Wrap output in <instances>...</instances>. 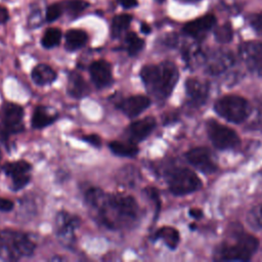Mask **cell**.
<instances>
[{
  "label": "cell",
  "instance_id": "1",
  "mask_svg": "<svg viewBox=\"0 0 262 262\" xmlns=\"http://www.w3.org/2000/svg\"><path fill=\"white\" fill-rule=\"evenodd\" d=\"M85 200L96 213L98 220L111 229L131 225L138 215L137 203L129 195L108 194L99 188L91 187L85 192Z\"/></svg>",
  "mask_w": 262,
  "mask_h": 262
},
{
  "label": "cell",
  "instance_id": "2",
  "mask_svg": "<svg viewBox=\"0 0 262 262\" xmlns=\"http://www.w3.org/2000/svg\"><path fill=\"white\" fill-rule=\"evenodd\" d=\"M141 80L147 91L158 99L167 98L178 80L174 63L164 61L160 64L145 66L140 71Z\"/></svg>",
  "mask_w": 262,
  "mask_h": 262
},
{
  "label": "cell",
  "instance_id": "3",
  "mask_svg": "<svg viewBox=\"0 0 262 262\" xmlns=\"http://www.w3.org/2000/svg\"><path fill=\"white\" fill-rule=\"evenodd\" d=\"M36 245L30 236L13 229L0 230V259L3 261H17L31 256Z\"/></svg>",
  "mask_w": 262,
  "mask_h": 262
},
{
  "label": "cell",
  "instance_id": "4",
  "mask_svg": "<svg viewBox=\"0 0 262 262\" xmlns=\"http://www.w3.org/2000/svg\"><path fill=\"white\" fill-rule=\"evenodd\" d=\"M258 239L248 233H242L237 236L234 245L220 247L216 253V260L230 261V260H249L258 249Z\"/></svg>",
  "mask_w": 262,
  "mask_h": 262
},
{
  "label": "cell",
  "instance_id": "5",
  "mask_svg": "<svg viewBox=\"0 0 262 262\" xmlns=\"http://www.w3.org/2000/svg\"><path fill=\"white\" fill-rule=\"evenodd\" d=\"M215 111L229 122L241 123L248 117L250 107L245 98L237 95H226L216 101Z\"/></svg>",
  "mask_w": 262,
  "mask_h": 262
},
{
  "label": "cell",
  "instance_id": "6",
  "mask_svg": "<svg viewBox=\"0 0 262 262\" xmlns=\"http://www.w3.org/2000/svg\"><path fill=\"white\" fill-rule=\"evenodd\" d=\"M168 183L170 191L176 195L190 193L199 189L202 184L196 174L186 168L174 170L169 177Z\"/></svg>",
  "mask_w": 262,
  "mask_h": 262
},
{
  "label": "cell",
  "instance_id": "7",
  "mask_svg": "<svg viewBox=\"0 0 262 262\" xmlns=\"http://www.w3.org/2000/svg\"><path fill=\"white\" fill-rule=\"evenodd\" d=\"M23 118L24 110L20 105L13 102H5L1 110V136L6 138L10 134L21 131L24 129Z\"/></svg>",
  "mask_w": 262,
  "mask_h": 262
},
{
  "label": "cell",
  "instance_id": "8",
  "mask_svg": "<svg viewBox=\"0 0 262 262\" xmlns=\"http://www.w3.org/2000/svg\"><path fill=\"white\" fill-rule=\"evenodd\" d=\"M207 132L212 143L217 148H231L239 143L237 134L229 127L219 124L217 121L209 120L207 122Z\"/></svg>",
  "mask_w": 262,
  "mask_h": 262
},
{
  "label": "cell",
  "instance_id": "9",
  "mask_svg": "<svg viewBox=\"0 0 262 262\" xmlns=\"http://www.w3.org/2000/svg\"><path fill=\"white\" fill-rule=\"evenodd\" d=\"M79 224L80 219L77 216L66 211L57 213L54 221V229L60 244L71 247L75 243V230Z\"/></svg>",
  "mask_w": 262,
  "mask_h": 262
},
{
  "label": "cell",
  "instance_id": "10",
  "mask_svg": "<svg viewBox=\"0 0 262 262\" xmlns=\"http://www.w3.org/2000/svg\"><path fill=\"white\" fill-rule=\"evenodd\" d=\"M32 166L27 161H15L11 163H7L4 167V173L9 176L12 180L11 188L13 190H18L24 188L31 180V172Z\"/></svg>",
  "mask_w": 262,
  "mask_h": 262
},
{
  "label": "cell",
  "instance_id": "11",
  "mask_svg": "<svg viewBox=\"0 0 262 262\" xmlns=\"http://www.w3.org/2000/svg\"><path fill=\"white\" fill-rule=\"evenodd\" d=\"M239 55L251 71L262 76V42L243 43L239 47Z\"/></svg>",
  "mask_w": 262,
  "mask_h": 262
},
{
  "label": "cell",
  "instance_id": "12",
  "mask_svg": "<svg viewBox=\"0 0 262 262\" xmlns=\"http://www.w3.org/2000/svg\"><path fill=\"white\" fill-rule=\"evenodd\" d=\"M185 157L193 167L201 170L202 172L211 173L216 169V165L212 161L210 150L205 147L191 148L186 152Z\"/></svg>",
  "mask_w": 262,
  "mask_h": 262
},
{
  "label": "cell",
  "instance_id": "13",
  "mask_svg": "<svg viewBox=\"0 0 262 262\" xmlns=\"http://www.w3.org/2000/svg\"><path fill=\"white\" fill-rule=\"evenodd\" d=\"M89 71L92 82L97 88H104L113 81L112 66L106 60L99 59L93 61L90 64Z\"/></svg>",
  "mask_w": 262,
  "mask_h": 262
},
{
  "label": "cell",
  "instance_id": "14",
  "mask_svg": "<svg viewBox=\"0 0 262 262\" xmlns=\"http://www.w3.org/2000/svg\"><path fill=\"white\" fill-rule=\"evenodd\" d=\"M150 104L148 97L143 95H133L122 100L118 107L129 118H135L143 111H145Z\"/></svg>",
  "mask_w": 262,
  "mask_h": 262
},
{
  "label": "cell",
  "instance_id": "15",
  "mask_svg": "<svg viewBox=\"0 0 262 262\" xmlns=\"http://www.w3.org/2000/svg\"><path fill=\"white\" fill-rule=\"evenodd\" d=\"M156 120L152 117H145L133 122L128 128V135L130 141L138 142L145 139L155 129Z\"/></svg>",
  "mask_w": 262,
  "mask_h": 262
},
{
  "label": "cell",
  "instance_id": "16",
  "mask_svg": "<svg viewBox=\"0 0 262 262\" xmlns=\"http://www.w3.org/2000/svg\"><path fill=\"white\" fill-rule=\"evenodd\" d=\"M216 18L213 14H207L202 17H199L194 20H191L183 27V31L185 34L194 37L200 38L207 34L215 25Z\"/></svg>",
  "mask_w": 262,
  "mask_h": 262
},
{
  "label": "cell",
  "instance_id": "17",
  "mask_svg": "<svg viewBox=\"0 0 262 262\" xmlns=\"http://www.w3.org/2000/svg\"><path fill=\"white\" fill-rule=\"evenodd\" d=\"M186 94L189 97V101L193 105H200L205 102L208 92H209V85L207 82L191 78L186 81Z\"/></svg>",
  "mask_w": 262,
  "mask_h": 262
},
{
  "label": "cell",
  "instance_id": "18",
  "mask_svg": "<svg viewBox=\"0 0 262 262\" xmlns=\"http://www.w3.org/2000/svg\"><path fill=\"white\" fill-rule=\"evenodd\" d=\"M232 56L228 52L216 51L206 59L207 70L212 74H218L226 70L232 62Z\"/></svg>",
  "mask_w": 262,
  "mask_h": 262
},
{
  "label": "cell",
  "instance_id": "19",
  "mask_svg": "<svg viewBox=\"0 0 262 262\" xmlns=\"http://www.w3.org/2000/svg\"><path fill=\"white\" fill-rule=\"evenodd\" d=\"M32 79L37 85H40V86L48 85L55 81L56 73L48 64L40 63L33 69Z\"/></svg>",
  "mask_w": 262,
  "mask_h": 262
},
{
  "label": "cell",
  "instance_id": "20",
  "mask_svg": "<svg viewBox=\"0 0 262 262\" xmlns=\"http://www.w3.org/2000/svg\"><path fill=\"white\" fill-rule=\"evenodd\" d=\"M68 92L75 98H81L88 93V85L79 73L72 72L69 75Z\"/></svg>",
  "mask_w": 262,
  "mask_h": 262
},
{
  "label": "cell",
  "instance_id": "21",
  "mask_svg": "<svg viewBox=\"0 0 262 262\" xmlns=\"http://www.w3.org/2000/svg\"><path fill=\"white\" fill-rule=\"evenodd\" d=\"M88 40L86 32L83 30L73 29L67 32L66 34V48L70 51L77 50L83 47Z\"/></svg>",
  "mask_w": 262,
  "mask_h": 262
},
{
  "label": "cell",
  "instance_id": "22",
  "mask_svg": "<svg viewBox=\"0 0 262 262\" xmlns=\"http://www.w3.org/2000/svg\"><path fill=\"white\" fill-rule=\"evenodd\" d=\"M56 120L55 116L47 113L46 108L39 105L35 108L32 117V126L36 129H41L51 125Z\"/></svg>",
  "mask_w": 262,
  "mask_h": 262
},
{
  "label": "cell",
  "instance_id": "23",
  "mask_svg": "<svg viewBox=\"0 0 262 262\" xmlns=\"http://www.w3.org/2000/svg\"><path fill=\"white\" fill-rule=\"evenodd\" d=\"M108 147L115 155L120 157H134L138 152V147L133 141H112Z\"/></svg>",
  "mask_w": 262,
  "mask_h": 262
},
{
  "label": "cell",
  "instance_id": "24",
  "mask_svg": "<svg viewBox=\"0 0 262 262\" xmlns=\"http://www.w3.org/2000/svg\"><path fill=\"white\" fill-rule=\"evenodd\" d=\"M157 238H161L170 248L175 249L179 243L180 236L178 231L173 227H162L156 233Z\"/></svg>",
  "mask_w": 262,
  "mask_h": 262
},
{
  "label": "cell",
  "instance_id": "25",
  "mask_svg": "<svg viewBox=\"0 0 262 262\" xmlns=\"http://www.w3.org/2000/svg\"><path fill=\"white\" fill-rule=\"evenodd\" d=\"M132 16L130 14H119L113 18L112 21V36H120L130 25Z\"/></svg>",
  "mask_w": 262,
  "mask_h": 262
},
{
  "label": "cell",
  "instance_id": "26",
  "mask_svg": "<svg viewBox=\"0 0 262 262\" xmlns=\"http://www.w3.org/2000/svg\"><path fill=\"white\" fill-rule=\"evenodd\" d=\"M61 39V32L57 28H49L42 37V45L45 48H52L59 44Z\"/></svg>",
  "mask_w": 262,
  "mask_h": 262
},
{
  "label": "cell",
  "instance_id": "27",
  "mask_svg": "<svg viewBox=\"0 0 262 262\" xmlns=\"http://www.w3.org/2000/svg\"><path fill=\"white\" fill-rule=\"evenodd\" d=\"M126 43H127V51L128 54L133 56L136 55L144 45V42L141 38H139L135 33L130 32L126 36Z\"/></svg>",
  "mask_w": 262,
  "mask_h": 262
},
{
  "label": "cell",
  "instance_id": "28",
  "mask_svg": "<svg viewBox=\"0 0 262 262\" xmlns=\"http://www.w3.org/2000/svg\"><path fill=\"white\" fill-rule=\"evenodd\" d=\"M215 36H216V39L219 42H228V41H230L231 37H232V32H231L230 26L229 25H224V26L218 28L215 32Z\"/></svg>",
  "mask_w": 262,
  "mask_h": 262
},
{
  "label": "cell",
  "instance_id": "29",
  "mask_svg": "<svg viewBox=\"0 0 262 262\" xmlns=\"http://www.w3.org/2000/svg\"><path fill=\"white\" fill-rule=\"evenodd\" d=\"M88 3L83 0H70L67 2L66 7L73 13H79L87 7Z\"/></svg>",
  "mask_w": 262,
  "mask_h": 262
},
{
  "label": "cell",
  "instance_id": "30",
  "mask_svg": "<svg viewBox=\"0 0 262 262\" xmlns=\"http://www.w3.org/2000/svg\"><path fill=\"white\" fill-rule=\"evenodd\" d=\"M61 13V7L58 4H52L46 10V19L47 21H54Z\"/></svg>",
  "mask_w": 262,
  "mask_h": 262
},
{
  "label": "cell",
  "instance_id": "31",
  "mask_svg": "<svg viewBox=\"0 0 262 262\" xmlns=\"http://www.w3.org/2000/svg\"><path fill=\"white\" fill-rule=\"evenodd\" d=\"M251 25L258 34L262 35V11L252 16Z\"/></svg>",
  "mask_w": 262,
  "mask_h": 262
},
{
  "label": "cell",
  "instance_id": "32",
  "mask_svg": "<svg viewBox=\"0 0 262 262\" xmlns=\"http://www.w3.org/2000/svg\"><path fill=\"white\" fill-rule=\"evenodd\" d=\"M82 138H83V140H85L86 142H88L94 146H100V144H101V139L97 134L84 135Z\"/></svg>",
  "mask_w": 262,
  "mask_h": 262
},
{
  "label": "cell",
  "instance_id": "33",
  "mask_svg": "<svg viewBox=\"0 0 262 262\" xmlns=\"http://www.w3.org/2000/svg\"><path fill=\"white\" fill-rule=\"evenodd\" d=\"M13 209V203L4 198H0V211L2 212H9Z\"/></svg>",
  "mask_w": 262,
  "mask_h": 262
},
{
  "label": "cell",
  "instance_id": "34",
  "mask_svg": "<svg viewBox=\"0 0 262 262\" xmlns=\"http://www.w3.org/2000/svg\"><path fill=\"white\" fill-rule=\"evenodd\" d=\"M119 2L125 8H131L137 5V0H119Z\"/></svg>",
  "mask_w": 262,
  "mask_h": 262
},
{
  "label": "cell",
  "instance_id": "35",
  "mask_svg": "<svg viewBox=\"0 0 262 262\" xmlns=\"http://www.w3.org/2000/svg\"><path fill=\"white\" fill-rule=\"evenodd\" d=\"M8 18V12L5 8L0 7V24H3L7 20Z\"/></svg>",
  "mask_w": 262,
  "mask_h": 262
},
{
  "label": "cell",
  "instance_id": "36",
  "mask_svg": "<svg viewBox=\"0 0 262 262\" xmlns=\"http://www.w3.org/2000/svg\"><path fill=\"white\" fill-rule=\"evenodd\" d=\"M189 214H190V216H192V217H194V218H200V217L203 215V212H202V210H200V209L192 208V209L189 210Z\"/></svg>",
  "mask_w": 262,
  "mask_h": 262
},
{
  "label": "cell",
  "instance_id": "37",
  "mask_svg": "<svg viewBox=\"0 0 262 262\" xmlns=\"http://www.w3.org/2000/svg\"><path fill=\"white\" fill-rule=\"evenodd\" d=\"M141 32L144 33V34H148L150 32V28L146 24H142L141 25Z\"/></svg>",
  "mask_w": 262,
  "mask_h": 262
},
{
  "label": "cell",
  "instance_id": "38",
  "mask_svg": "<svg viewBox=\"0 0 262 262\" xmlns=\"http://www.w3.org/2000/svg\"><path fill=\"white\" fill-rule=\"evenodd\" d=\"M258 221H259V224L262 226V206L260 207L259 211H258V217H257Z\"/></svg>",
  "mask_w": 262,
  "mask_h": 262
},
{
  "label": "cell",
  "instance_id": "39",
  "mask_svg": "<svg viewBox=\"0 0 262 262\" xmlns=\"http://www.w3.org/2000/svg\"><path fill=\"white\" fill-rule=\"evenodd\" d=\"M182 2H185V3H192V2H196L199 0H180Z\"/></svg>",
  "mask_w": 262,
  "mask_h": 262
},
{
  "label": "cell",
  "instance_id": "40",
  "mask_svg": "<svg viewBox=\"0 0 262 262\" xmlns=\"http://www.w3.org/2000/svg\"><path fill=\"white\" fill-rule=\"evenodd\" d=\"M158 1H159V2H162V1H164V0H158Z\"/></svg>",
  "mask_w": 262,
  "mask_h": 262
}]
</instances>
